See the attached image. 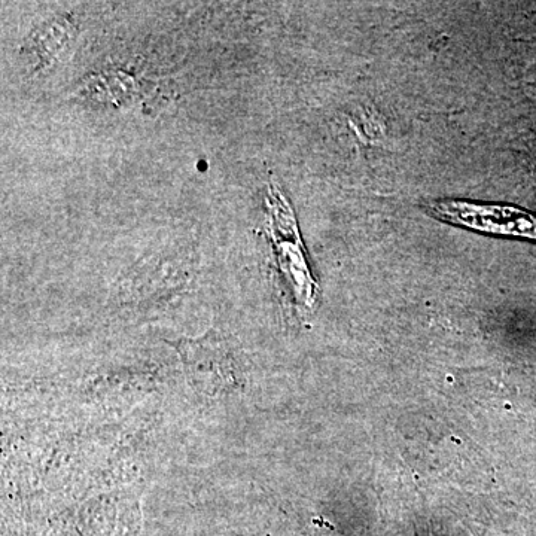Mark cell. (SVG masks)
<instances>
[{
    "label": "cell",
    "instance_id": "7a4b0ae2",
    "mask_svg": "<svg viewBox=\"0 0 536 536\" xmlns=\"http://www.w3.org/2000/svg\"><path fill=\"white\" fill-rule=\"evenodd\" d=\"M426 210L435 218L486 234H505L536 239V216L501 206L462 200L431 201Z\"/></svg>",
    "mask_w": 536,
    "mask_h": 536
},
{
    "label": "cell",
    "instance_id": "6da1fadb",
    "mask_svg": "<svg viewBox=\"0 0 536 536\" xmlns=\"http://www.w3.org/2000/svg\"><path fill=\"white\" fill-rule=\"evenodd\" d=\"M267 204L271 239L280 270L291 285L297 303L304 307H313L316 303L318 285L307 264L294 212L282 191L274 184L268 187Z\"/></svg>",
    "mask_w": 536,
    "mask_h": 536
}]
</instances>
